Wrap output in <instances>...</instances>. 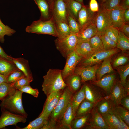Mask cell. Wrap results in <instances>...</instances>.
I'll return each mask as SVG.
<instances>
[{
	"label": "cell",
	"mask_w": 129,
	"mask_h": 129,
	"mask_svg": "<svg viewBox=\"0 0 129 129\" xmlns=\"http://www.w3.org/2000/svg\"><path fill=\"white\" fill-rule=\"evenodd\" d=\"M25 30L29 33L49 35L57 37H58L54 20L52 16L48 20L39 19L33 22L26 27Z\"/></svg>",
	"instance_id": "obj_3"
},
{
	"label": "cell",
	"mask_w": 129,
	"mask_h": 129,
	"mask_svg": "<svg viewBox=\"0 0 129 129\" xmlns=\"http://www.w3.org/2000/svg\"><path fill=\"white\" fill-rule=\"evenodd\" d=\"M91 116V113L81 116L75 117L71 124V129H84L89 123Z\"/></svg>",
	"instance_id": "obj_30"
},
{
	"label": "cell",
	"mask_w": 129,
	"mask_h": 129,
	"mask_svg": "<svg viewBox=\"0 0 129 129\" xmlns=\"http://www.w3.org/2000/svg\"><path fill=\"white\" fill-rule=\"evenodd\" d=\"M19 69L12 61L0 56V73L7 78L9 75Z\"/></svg>",
	"instance_id": "obj_22"
},
{
	"label": "cell",
	"mask_w": 129,
	"mask_h": 129,
	"mask_svg": "<svg viewBox=\"0 0 129 129\" xmlns=\"http://www.w3.org/2000/svg\"><path fill=\"white\" fill-rule=\"evenodd\" d=\"M2 114L0 118V129L10 125L16 126L19 122L25 123L27 117L12 113L6 110H1Z\"/></svg>",
	"instance_id": "obj_9"
},
{
	"label": "cell",
	"mask_w": 129,
	"mask_h": 129,
	"mask_svg": "<svg viewBox=\"0 0 129 129\" xmlns=\"http://www.w3.org/2000/svg\"><path fill=\"white\" fill-rule=\"evenodd\" d=\"M101 64L100 63L91 66L84 67H76L74 73L80 76L82 83L88 81H94L97 80V70Z\"/></svg>",
	"instance_id": "obj_13"
},
{
	"label": "cell",
	"mask_w": 129,
	"mask_h": 129,
	"mask_svg": "<svg viewBox=\"0 0 129 129\" xmlns=\"http://www.w3.org/2000/svg\"><path fill=\"white\" fill-rule=\"evenodd\" d=\"M116 48L94 53L91 56L86 58H83L79 63L76 67H86L91 66L101 63L109 57L113 56L119 50Z\"/></svg>",
	"instance_id": "obj_6"
},
{
	"label": "cell",
	"mask_w": 129,
	"mask_h": 129,
	"mask_svg": "<svg viewBox=\"0 0 129 129\" xmlns=\"http://www.w3.org/2000/svg\"><path fill=\"white\" fill-rule=\"evenodd\" d=\"M75 118L73 112L71 102L60 122L58 129H71V123Z\"/></svg>",
	"instance_id": "obj_21"
},
{
	"label": "cell",
	"mask_w": 129,
	"mask_h": 129,
	"mask_svg": "<svg viewBox=\"0 0 129 129\" xmlns=\"http://www.w3.org/2000/svg\"><path fill=\"white\" fill-rule=\"evenodd\" d=\"M0 56L9 60L12 61V57L7 54L0 45Z\"/></svg>",
	"instance_id": "obj_53"
},
{
	"label": "cell",
	"mask_w": 129,
	"mask_h": 129,
	"mask_svg": "<svg viewBox=\"0 0 129 129\" xmlns=\"http://www.w3.org/2000/svg\"><path fill=\"white\" fill-rule=\"evenodd\" d=\"M109 129H116L120 123L118 117L114 113H106L102 115Z\"/></svg>",
	"instance_id": "obj_32"
},
{
	"label": "cell",
	"mask_w": 129,
	"mask_h": 129,
	"mask_svg": "<svg viewBox=\"0 0 129 129\" xmlns=\"http://www.w3.org/2000/svg\"><path fill=\"white\" fill-rule=\"evenodd\" d=\"M54 42L57 49L66 58L68 54L75 51L78 39L76 34L71 32L65 36L57 37Z\"/></svg>",
	"instance_id": "obj_5"
},
{
	"label": "cell",
	"mask_w": 129,
	"mask_h": 129,
	"mask_svg": "<svg viewBox=\"0 0 129 129\" xmlns=\"http://www.w3.org/2000/svg\"><path fill=\"white\" fill-rule=\"evenodd\" d=\"M112 57H109L104 60L98 68L96 73L97 80L100 79L105 74L112 73L114 71L111 64Z\"/></svg>",
	"instance_id": "obj_25"
},
{
	"label": "cell",
	"mask_w": 129,
	"mask_h": 129,
	"mask_svg": "<svg viewBox=\"0 0 129 129\" xmlns=\"http://www.w3.org/2000/svg\"><path fill=\"white\" fill-rule=\"evenodd\" d=\"M85 99L84 84L79 90L73 94L71 104L73 113L75 117L77 109L80 103Z\"/></svg>",
	"instance_id": "obj_29"
},
{
	"label": "cell",
	"mask_w": 129,
	"mask_h": 129,
	"mask_svg": "<svg viewBox=\"0 0 129 129\" xmlns=\"http://www.w3.org/2000/svg\"><path fill=\"white\" fill-rule=\"evenodd\" d=\"M119 5L124 10L129 8V0H120Z\"/></svg>",
	"instance_id": "obj_54"
},
{
	"label": "cell",
	"mask_w": 129,
	"mask_h": 129,
	"mask_svg": "<svg viewBox=\"0 0 129 129\" xmlns=\"http://www.w3.org/2000/svg\"><path fill=\"white\" fill-rule=\"evenodd\" d=\"M125 35L129 37V24H124L121 28L119 29Z\"/></svg>",
	"instance_id": "obj_52"
},
{
	"label": "cell",
	"mask_w": 129,
	"mask_h": 129,
	"mask_svg": "<svg viewBox=\"0 0 129 129\" xmlns=\"http://www.w3.org/2000/svg\"><path fill=\"white\" fill-rule=\"evenodd\" d=\"M97 12H92L89 7L84 5L79 12L78 22L81 29L93 22Z\"/></svg>",
	"instance_id": "obj_19"
},
{
	"label": "cell",
	"mask_w": 129,
	"mask_h": 129,
	"mask_svg": "<svg viewBox=\"0 0 129 129\" xmlns=\"http://www.w3.org/2000/svg\"><path fill=\"white\" fill-rule=\"evenodd\" d=\"M64 1H65L66 0H64Z\"/></svg>",
	"instance_id": "obj_61"
},
{
	"label": "cell",
	"mask_w": 129,
	"mask_h": 129,
	"mask_svg": "<svg viewBox=\"0 0 129 129\" xmlns=\"http://www.w3.org/2000/svg\"><path fill=\"white\" fill-rule=\"evenodd\" d=\"M16 32V31L15 30L4 24L0 17V42L2 43H4V37L5 35L11 36Z\"/></svg>",
	"instance_id": "obj_40"
},
{
	"label": "cell",
	"mask_w": 129,
	"mask_h": 129,
	"mask_svg": "<svg viewBox=\"0 0 129 129\" xmlns=\"http://www.w3.org/2000/svg\"><path fill=\"white\" fill-rule=\"evenodd\" d=\"M124 20L125 24H129V8L124 10Z\"/></svg>",
	"instance_id": "obj_55"
},
{
	"label": "cell",
	"mask_w": 129,
	"mask_h": 129,
	"mask_svg": "<svg viewBox=\"0 0 129 129\" xmlns=\"http://www.w3.org/2000/svg\"><path fill=\"white\" fill-rule=\"evenodd\" d=\"M119 29L112 26L106 29L105 34L111 40L116 43L119 37Z\"/></svg>",
	"instance_id": "obj_43"
},
{
	"label": "cell",
	"mask_w": 129,
	"mask_h": 129,
	"mask_svg": "<svg viewBox=\"0 0 129 129\" xmlns=\"http://www.w3.org/2000/svg\"><path fill=\"white\" fill-rule=\"evenodd\" d=\"M51 11L52 16L54 19L68 24V6L64 0H55Z\"/></svg>",
	"instance_id": "obj_11"
},
{
	"label": "cell",
	"mask_w": 129,
	"mask_h": 129,
	"mask_svg": "<svg viewBox=\"0 0 129 129\" xmlns=\"http://www.w3.org/2000/svg\"><path fill=\"white\" fill-rule=\"evenodd\" d=\"M64 89L52 93L47 97L43 110L39 116L48 119L52 110L57 104Z\"/></svg>",
	"instance_id": "obj_10"
},
{
	"label": "cell",
	"mask_w": 129,
	"mask_h": 129,
	"mask_svg": "<svg viewBox=\"0 0 129 129\" xmlns=\"http://www.w3.org/2000/svg\"><path fill=\"white\" fill-rule=\"evenodd\" d=\"M115 106L110 99H103L97 102L94 107L102 115L106 113H113Z\"/></svg>",
	"instance_id": "obj_23"
},
{
	"label": "cell",
	"mask_w": 129,
	"mask_h": 129,
	"mask_svg": "<svg viewBox=\"0 0 129 129\" xmlns=\"http://www.w3.org/2000/svg\"><path fill=\"white\" fill-rule=\"evenodd\" d=\"M124 9L117 6L109 11V15L112 26L120 29L124 23Z\"/></svg>",
	"instance_id": "obj_17"
},
{
	"label": "cell",
	"mask_w": 129,
	"mask_h": 129,
	"mask_svg": "<svg viewBox=\"0 0 129 129\" xmlns=\"http://www.w3.org/2000/svg\"><path fill=\"white\" fill-rule=\"evenodd\" d=\"M3 82H8L7 78L0 73V84Z\"/></svg>",
	"instance_id": "obj_57"
},
{
	"label": "cell",
	"mask_w": 129,
	"mask_h": 129,
	"mask_svg": "<svg viewBox=\"0 0 129 129\" xmlns=\"http://www.w3.org/2000/svg\"><path fill=\"white\" fill-rule=\"evenodd\" d=\"M64 81L69 90L73 94L79 90L82 83L80 76L74 73L68 76Z\"/></svg>",
	"instance_id": "obj_20"
},
{
	"label": "cell",
	"mask_w": 129,
	"mask_h": 129,
	"mask_svg": "<svg viewBox=\"0 0 129 129\" xmlns=\"http://www.w3.org/2000/svg\"><path fill=\"white\" fill-rule=\"evenodd\" d=\"M95 53L104 50L101 38V35L97 33L89 41Z\"/></svg>",
	"instance_id": "obj_36"
},
{
	"label": "cell",
	"mask_w": 129,
	"mask_h": 129,
	"mask_svg": "<svg viewBox=\"0 0 129 129\" xmlns=\"http://www.w3.org/2000/svg\"><path fill=\"white\" fill-rule=\"evenodd\" d=\"M116 76L114 73L103 76L100 79L90 83L100 88L105 95L110 94L111 89L116 80Z\"/></svg>",
	"instance_id": "obj_12"
},
{
	"label": "cell",
	"mask_w": 129,
	"mask_h": 129,
	"mask_svg": "<svg viewBox=\"0 0 129 129\" xmlns=\"http://www.w3.org/2000/svg\"><path fill=\"white\" fill-rule=\"evenodd\" d=\"M97 103L90 102L85 99L79 105L76 110L75 117L91 113Z\"/></svg>",
	"instance_id": "obj_28"
},
{
	"label": "cell",
	"mask_w": 129,
	"mask_h": 129,
	"mask_svg": "<svg viewBox=\"0 0 129 129\" xmlns=\"http://www.w3.org/2000/svg\"><path fill=\"white\" fill-rule=\"evenodd\" d=\"M113 113L119 117L129 126V110L120 105L116 106L113 111Z\"/></svg>",
	"instance_id": "obj_39"
},
{
	"label": "cell",
	"mask_w": 129,
	"mask_h": 129,
	"mask_svg": "<svg viewBox=\"0 0 129 129\" xmlns=\"http://www.w3.org/2000/svg\"><path fill=\"white\" fill-rule=\"evenodd\" d=\"M16 89L13 83L3 82L0 84V100L2 101L9 95L14 93Z\"/></svg>",
	"instance_id": "obj_31"
},
{
	"label": "cell",
	"mask_w": 129,
	"mask_h": 129,
	"mask_svg": "<svg viewBox=\"0 0 129 129\" xmlns=\"http://www.w3.org/2000/svg\"><path fill=\"white\" fill-rule=\"evenodd\" d=\"M81 3L83 5H84L83 0H74Z\"/></svg>",
	"instance_id": "obj_60"
},
{
	"label": "cell",
	"mask_w": 129,
	"mask_h": 129,
	"mask_svg": "<svg viewBox=\"0 0 129 129\" xmlns=\"http://www.w3.org/2000/svg\"><path fill=\"white\" fill-rule=\"evenodd\" d=\"M19 90L23 93L25 92L31 94L36 98L38 97L39 94L38 91L37 89L32 88L30 85L23 87Z\"/></svg>",
	"instance_id": "obj_47"
},
{
	"label": "cell",
	"mask_w": 129,
	"mask_h": 129,
	"mask_svg": "<svg viewBox=\"0 0 129 129\" xmlns=\"http://www.w3.org/2000/svg\"><path fill=\"white\" fill-rule=\"evenodd\" d=\"M38 7L41 13L40 19L44 20L49 19L52 17L51 10L47 0H34Z\"/></svg>",
	"instance_id": "obj_26"
},
{
	"label": "cell",
	"mask_w": 129,
	"mask_h": 129,
	"mask_svg": "<svg viewBox=\"0 0 129 129\" xmlns=\"http://www.w3.org/2000/svg\"><path fill=\"white\" fill-rule=\"evenodd\" d=\"M120 0H106L101 4L106 9L110 11L114 7L119 5Z\"/></svg>",
	"instance_id": "obj_48"
},
{
	"label": "cell",
	"mask_w": 129,
	"mask_h": 129,
	"mask_svg": "<svg viewBox=\"0 0 129 129\" xmlns=\"http://www.w3.org/2000/svg\"><path fill=\"white\" fill-rule=\"evenodd\" d=\"M54 19L58 35V37L63 36L71 32L67 23L62 21Z\"/></svg>",
	"instance_id": "obj_35"
},
{
	"label": "cell",
	"mask_w": 129,
	"mask_h": 129,
	"mask_svg": "<svg viewBox=\"0 0 129 129\" xmlns=\"http://www.w3.org/2000/svg\"><path fill=\"white\" fill-rule=\"evenodd\" d=\"M75 51L83 58H88L95 53L89 41L78 43Z\"/></svg>",
	"instance_id": "obj_24"
},
{
	"label": "cell",
	"mask_w": 129,
	"mask_h": 129,
	"mask_svg": "<svg viewBox=\"0 0 129 129\" xmlns=\"http://www.w3.org/2000/svg\"><path fill=\"white\" fill-rule=\"evenodd\" d=\"M62 70L50 69L43 77L42 90L47 97L52 93L64 89L67 86L62 75Z\"/></svg>",
	"instance_id": "obj_2"
},
{
	"label": "cell",
	"mask_w": 129,
	"mask_h": 129,
	"mask_svg": "<svg viewBox=\"0 0 129 129\" xmlns=\"http://www.w3.org/2000/svg\"><path fill=\"white\" fill-rule=\"evenodd\" d=\"M109 95L110 100L115 106L120 105L121 99L128 95L120 81L116 80L111 89Z\"/></svg>",
	"instance_id": "obj_18"
},
{
	"label": "cell",
	"mask_w": 129,
	"mask_h": 129,
	"mask_svg": "<svg viewBox=\"0 0 129 129\" xmlns=\"http://www.w3.org/2000/svg\"><path fill=\"white\" fill-rule=\"evenodd\" d=\"M67 20L71 32L76 34L78 33L81 29L80 25L71 13L68 7Z\"/></svg>",
	"instance_id": "obj_38"
},
{
	"label": "cell",
	"mask_w": 129,
	"mask_h": 129,
	"mask_svg": "<svg viewBox=\"0 0 129 129\" xmlns=\"http://www.w3.org/2000/svg\"><path fill=\"white\" fill-rule=\"evenodd\" d=\"M33 80V78H29L25 76L13 84L16 89L19 90L23 87L30 85Z\"/></svg>",
	"instance_id": "obj_45"
},
{
	"label": "cell",
	"mask_w": 129,
	"mask_h": 129,
	"mask_svg": "<svg viewBox=\"0 0 129 129\" xmlns=\"http://www.w3.org/2000/svg\"><path fill=\"white\" fill-rule=\"evenodd\" d=\"M124 89L127 92L128 95H129V80H126L125 84L124 86Z\"/></svg>",
	"instance_id": "obj_56"
},
{
	"label": "cell",
	"mask_w": 129,
	"mask_h": 129,
	"mask_svg": "<svg viewBox=\"0 0 129 129\" xmlns=\"http://www.w3.org/2000/svg\"><path fill=\"white\" fill-rule=\"evenodd\" d=\"M25 76L24 73L18 69L9 75L7 78V82L10 83H14Z\"/></svg>",
	"instance_id": "obj_44"
},
{
	"label": "cell",
	"mask_w": 129,
	"mask_h": 129,
	"mask_svg": "<svg viewBox=\"0 0 129 129\" xmlns=\"http://www.w3.org/2000/svg\"><path fill=\"white\" fill-rule=\"evenodd\" d=\"M89 8L92 12H97L99 10V4L96 0H90L89 3Z\"/></svg>",
	"instance_id": "obj_49"
},
{
	"label": "cell",
	"mask_w": 129,
	"mask_h": 129,
	"mask_svg": "<svg viewBox=\"0 0 129 129\" xmlns=\"http://www.w3.org/2000/svg\"><path fill=\"white\" fill-rule=\"evenodd\" d=\"M119 74L120 82L124 87L125 85L127 77L129 74V64L118 66L116 68Z\"/></svg>",
	"instance_id": "obj_41"
},
{
	"label": "cell",
	"mask_w": 129,
	"mask_h": 129,
	"mask_svg": "<svg viewBox=\"0 0 129 129\" xmlns=\"http://www.w3.org/2000/svg\"><path fill=\"white\" fill-rule=\"evenodd\" d=\"M84 129H109L102 115L94 107L91 113V116L88 124Z\"/></svg>",
	"instance_id": "obj_14"
},
{
	"label": "cell",
	"mask_w": 129,
	"mask_h": 129,
	"mask_svg": "<svg viewBox=\"0 0 129 129\" xmlns=\"http://www.w3.org/2000/svg\"><path fill=\"white\" fill-rule=\"evenodd\" d=\"M119 37L116 47L124 52L129 49V38L119 29Z\"/></svg>",
	"instance_id": "obj_33"
},
{
	"label": "cell",
	"mask_w": 129,
	"mask_h": 129,
	"mask_svg": "<svg viewBox=\"0 0 129 129\" xmlns=\"http://www.w3.org/2000/svg\"><path fill=\"white\" fill-rule=\"evenodd\" d=\"M101 38L105 50L117 48V43L110 39L105 33L101 35Z\"/></svg>",
	"instance_id": "obj_42"
},
{
	"label": "cell",
	"mask_w": 129,
	"mask_h": 129,
	"mask_svg": "<svg viewBox=\"0 0 129 129\" xmlns=\"http://www.w3.org/2000/svg\"><path fill=\"white\" fill-rule=\"evenodd\" d=\"M83 58L75 51L67 55L65 65L62 70V76L64 81L69 76L74 73L77 64Z\"/></svg>",
	"instance_id": "obj_8"
},
{
	"label": "cell",
	"mask_w": 129,
	"mask_h": 129,
	"mask_svg": "<svg viewBox=\"0 0 129 129\" xmlns=\"http://www.w3.org/2000/svg\"><path fill=\"white\" fill-rule=\"evenodd\" d=\"M95 19L92 22L81 29L78 33L76 34L78 43L89 41L92 38L97 34Z\"/></svg>",
	"instance_id": "obj_16"
},
{
	"label": "cell",
	"mask_w": 129,
	"mask_h": 129,
	"mask_svg": "<svg viewBox=\"0 0 129 129\" xmlns=\"http://www.w3.org/2000/svg\"><path fill=\"white\" fill-rule=\"evenodd\" d=\"M84 83L85 99L93 102H97L103 99L105 95L101 90L96 88L94 85L90 83Z\"/></svg>",
	"instance_id": "obj_15"
},
{
	"label": "cell",
	"mask_w": 129,
	"mask_h": 129,
	"mask_svg": "<svg viewBox=\"0 0 129 129\" xmlns=\"http://www.w3.org/2000/svg\"><path fill=\"white\" fill-rule=\"evenodd\" d=\"M116 115L120 120L119 123L116 127V129H129V126L119 117Z\"/></svg>",
	"instance_id": "obj_51"
},
{
	"label": "cell",
	"mask_w": 129,
	"mask_h": 129,
	"mask_svg": "<svg viewBox=\"0 0 129 129\" xmlns=\"http://www.w3.org/2000/svg\"><path fill=\"white\" fill-rule=\"evenodd\" d=\"M98 11L95 19L97 33L101 35L105 33L108 27L112 26L109 15V11L105 9L101 4H99Z\"/></svg>",
	"instance_id": "obj_7"
},
{
	"label": "cell",
	"mask_w": 129,
	"mask_h": 129,
	"mask_svg": "<svg viewBox=\"0 0 129 129\" xmlns=\"http://www.w3.org/2000/svg\"><path fill=\"white\" fill-rule=\"evenodd\" d=\"M55 0H47L51 10L52 8Z\"/></svg>",
	"instance_id": "obj_58"
},
{
	"label": "cell",
	"mask_w": 129,
	"mask_h": 129,
	"mask_svg": "<svg viewBox=\"0 0 129 129\" xmlns=\"http://www.w3.org/2000/svg\"><path fill=\"white\" fill-rule=\"evenodd\" d=\"M129 60V57L125 55H121L118 56L114 60L113 66L114 68L120 66L125 65Z\"/></svg>",
	"instance_id": "obj_46"
},
{
	"label": "cell",
	"mask_w": 129,
	"mask_h": 129,
	"mask_svg": "<svg viewBox=\"0 0 129 129\" xmlns=\"http://www.w3.org/2000/svg\"><path fill=\"white\" fill-rule=\"evenodd\" d=\"M99 4H102L106 0H98Z\"/></svg>",
	"instance_id": "obj_59"
},
{
	"label": "cell",
	"mask_w": 129,
	"mask_h": 129,
	"mask_svg": "<svg viewBox=\"0 0 129 129\" xmlns=\"http://www.w3.org/2000/svg\"><path fill=\"white\" fill-rule=\"evenodd\" d=\"M73 95L67 86L64 89L57 104L41 129H58L60 122L71 101Z\"/></svg>",
	"instance_id": "obj_1"
},
{
	"label": "cell",
	"mask_w": 129,
	"mask_h": 129,
	"mask_svg": "<svg viewBox=\"0 0 129 129\" xmlns=\"http://www.w3.org/2000/svg\"><path fill=\"white\" fill-rule=\"evenodd\" d=\"M65 2L71 13L78 22L79 12L84 5L74 0H66Z\"/></svg>",
	"instance_id": "obj_34"
},
{
	"label": "cell",
	"mask_w": 129,
	"mask_h": 129,
	"mask_svg": "<svg viewBox=\"0 0 129 129\" xmlns=\"http://www.w3.org/2000/svg\"><path fill=\"white\" fill-rule=\"evenodd\" d=\"M12 61L17 67L21 71L26 77L33 78L27 60L23 58L12 57Z\"/></svg>",
	"instance_id": "obj_27"
},
{
	"label": "cell",
	"mask_w": 129,
	"mask_h": 129,
	"mask_svg": "<svg viewBox=\"0 0 129 129\" xmlns=\"http://www.w3.org/2000/svg\"><path fill=\"white\" fill-rule=\"evenodd\" d=\"M120 105L124 108L129 110V95H127L122 98Z\"/></svg>",
	"instance_id": "obj_50"
},
{
	"label": "cell",
	"mask_w": 129,
	"mask_h": 129,
	"mask_svg": "<svg viewBox=\"0 0 129 129\" xmlns=\"http://www.w3.org/2000/svg\"><path fill=\"white\" fill-rule=\"evenodd\" d=\"M48 119L43 116H39L36 119L30 122L26 126L21 129H41L45 124Z\"/></svg>",
	"instance_id": "obj_37"
},
{
	"label": "cell",
	"mask_w": 129,
	"mask_h": 129,
	"mask_svg": "<svg viewBox=\"0 0 129 129\" xmlns=\"http://www.w3.org/2000/svg\"><path fill=\"white\" fill-rule=\"evenodd\" d=\"M23 93L20 90L16 89L14 93L3 99L1 101L0 105L1 110H6L27 117V114L22 104Z\"/></svg>",
	"instance_id": "obj_4"
}]
</instances>
